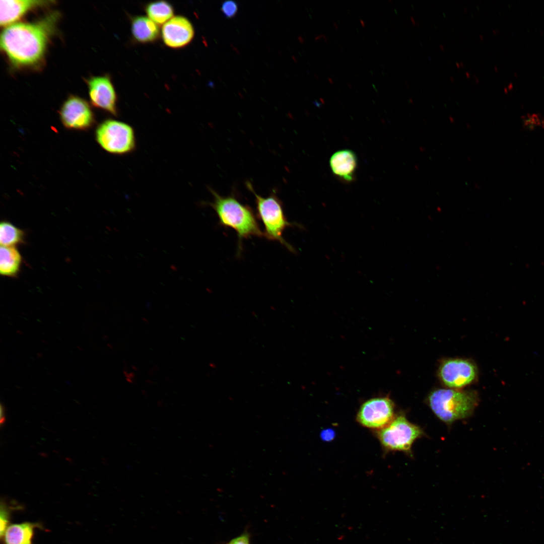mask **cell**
I'll return each instance as SVG.
<instances>
[{
  "label": "cell",
  "mask_w": 544,
  "mask_h": 544,
  "mask_svg": "<svg viewBox=\"0 0 544 544\" xmlns=\"http://www.w3.org/2000/svg\"><path fill=\"white\" fill-rule=\"evenodd\" d=\"M334 436V431L331 429H327L322 432L321 437L325 441H330Z\"/></svg>",
  "instance_id": "obj_23"
},
{
  "label": "cell",
  "mask_w": 544,
  "mask_h": 544,
  "mask_svg": "<svg viewBox=\"0 0 544 544\" xmlns=\"http://www.w3.org/2000/svg\"><path fill=\"white\" fill-rule=\"evenodd\" d=\"M213 200L209 205L214 210L219 224L234 230L238 236L239 254L243 239L251 236L264 237L252 209L232 195L224 196L211 190Z\"/></svg>",
  "instance_id": "obj_2"
},
{
  "label": "cell",
  "mask_w": 544,
  "mask_h": 544,
  "mask_svg": "<svg viewBox=\"0 0 544 544\" xmlns=\"http://www.w3.org/2000/svg\"><path fill=\"white\" fill-rule=\"evenodd\" d=\"M247 185L255 196L256 215L263 224L264 237L268 240L279 242L291 252H294L293 247L284 239L283 232L287 227L301 226L288 221L282 202L275 193L263 197L257 194L249 183H247Z\"/></svg>",
  "instance_id": "obj_4"
},
{
  "label": "cell",
  "mask_w": 544,
  "mask_h": 544,
  "mask_svg": "<svg viewBox=\"0 0 544 544\" xmlns=\"http://www.w3.org/2000/svg\"><path fill=\"white\" fill-rule=\"evenodd\" d=\"M360 22H361V25H362V26H363V27H364V26H365V22H364V21H363V20H362V19H360Z\"/></svg>",
  "instance_id": "obj_26"
},
{
  "label": "cell",
  "mask_w": 544,
  "mask_h": 544,
  "mask_svg": "<svg viewBox=\"0 0 544 544\" xmlns=\"http://www.w3.org/2000/svg\"><path fill=\"white\" fill-rule=\"evenodd\" d=\"M86 82L92 105L116 116L118 114L117 95L109 76L91 77Z\"/></svg>",
  "instance_id": "obj_9"
},
{
  "label": "cell",
  "mask_w": 544,
  "mask_h": 544,
  "mask_svg": "<svg viewBox=\"0 0 544 544\" xmlns=\"http://www.w3.org/2000/svg\"><path fill=\"white\" fill-rule=\"evenodd\" d=\"M5 420L6 418L5 409L4 407L2 405V404H1L0 407V423L1 426L5 423Z\"/></svg>",
  "instance_id": "obj_24"
},
{
  "label": "cell",
  "mask_w": 544,
  "mask_h": 544,
  "mask_svg": "<svg viewBox=\"0 0 544 544\" xmlns=\"http://www.w3.org/2000/svg\"><path fill=\"white\" fill-rule=\"evenodd\" d=\"M394 404L387 396L368 399L361 406L356 419L364 427L379 430L394 418Z\"/></svg>",
  "instance_id": "obj_8"
},
{
  "label": "cell",
  "mask_w": 544,
  "mask_h": 544,
  "mask_svg": "<svg viewBox=\"0 0 544 544\" xmlns=\"http://www.w3.org/2000/svg\"><path fill=\"white\" fill-rule=\"evenodd\" d=\"M348 85L350 88H352V86L350 84L348 83Z\"/></svg>",
  "instance_id": "obj_28"
},
{
  "label": "cell",
  "mask_w": 544,
  "mask_h": 544,
  "mask_svg": "<svg viewBox=\"0 0 544 544\" xmlns=\"http://www.w3.org/2000/svg\"><path fill=\"white\" fill-rule=\"evenodd\" d=\"M145 11L149 18L157 24L166 23L173 18L174 9L165 1H157L146 5Z\"/></svg>",
  "instance_id": "obj_17"
},
{
  "label": "cell",
  "mask_w": 544,
  "mask_h": 544,
  "mask_svg": "<svg viewBox=\"0 0 544 544\" xmlns=\"http://www.w3.org/2000/svg\"><path fill=\"white\" fill-rule=\"evenodd\" d=\"M328 80L329 82V83H330V84H332V83H333V81H332V79H331V78H329L328 79Z\"/></svg>",
  "instance_id": "obj_27"
},
{
  "label": "cell",
  "mask_w": 544,
  "mask_h": 544,
  "mask_svg": "<svg viewBox=\"0 0 544 544\" xmlns=\"http://www.w3.org/2000/svg\"><path fill=\"white\" fill-rule=\"evenodd\" d=\"M22 258L19 251L14 246H1L0 273L8 277H16L18 274Z\"/></svg>",
  "instance_id": "obj_16"
},
{
  "label": "cell",
  "mask_w": 544,
  "mask_h": 544,
  "mask_svg": "<svg viewBox=\"0 0 544 544\" xmlns=\"http://www.w3.org/2000/svg\"><path fill=\"white\" fill-rule=\"evenodd\" d=\"M330 166L332 172L347 181L353 180L357 166L355 154L348 149L335 152L330 157Z\"/></svg>",
  "instance_id": "obj_13"
},
{
  "label": "cell",
  "mask_w": 544,
  "mask_h": 544,
  "mask_svg": "<svg viewBox=\"0 0 544 544\" xmlns=\"http://www.w3.org/2000/svg\"><path fill=\"white\" fill-rule=\"evenodd\" d=\"M59 114L62 124L69 129L88 130L95 122V115L89 104L77 96L67 97L61 106Z\"/></svg>",
  "instance_id": "obj_7"
},
{
  "label": "cell",
  "mask_w": 544,
  "mask_h": 544,
  "mask_svg": "<svg viewBox=\"0 0 544 544\" xmlns=\"http://www.w3.org/2000/svg\"><path fill=\"white\" fill-rule=\"evenodd\" d=\"M95 137L101 148L112 154H128L136 148L133 128L126 122L113 119L101 122L96 128Z\"/></svg>",
  "instance_id": "obj_5"
},
{
  "label": "cell",
  "mask_w": 544,
  "mask_h": 544,
  "mask_svg": "<svg viewBox=\"0 0 544 544\" xmlns=\"http://www.w3.org/2000/svg\"><path fill=\"white\" fill-rule=\"evenodd\" d=\"M423 434L421 428L409 422L403 415L395 417L377 432L381 444L386 450L406 453H411L413 443Z\"/></svg>",
  "instance_id": "obj_6"
},
{
  "label": "cell",
  "mask_w": 544,
  "mask_h": 544,
  "mask_svg": "<svg viewBox=\"0 0 544 544\" xmlns=\"http://www.w3.org/2000/svg\"><path fill=\"white\" fill-rule=\"evenodd\" d=\"M24 233L10 222L3 221L0 224L1 246H14L24 241Z\"/></svg>",
  "instance_id": "obj_18"
},
{
  "label": "cell",
  "mask_w": 544,
  "mask_h": 544,
  "mask_svg": "<svg viewBox=\"0 0 544 544\" xmlns=\"http://www.w3.org/2000/svg\"><path fill=\"white\" fill-rule=\"evenodd\" d=\"M194 34L191 22L181 16L173 17L165 23L161 35L164 43L169 47L179 48L184 47L192 40Z\"/></svg>",
  "instance_id": "obj_11"
},
{
  "label": "cell",
  "mask_w": 544,
  "mask_h": 544,
  "mask_svg": "<svg viewBox=\"0 0 544 544\" xmlns=\"http://www.w3.org/2000/svg\"><path fill=\"white\" fill-rule=\"evenodd\" d=\"M221 11L224 16L230 18L236 14L238 11L237 3L233 1H227L222 4Z\"/></svg>",
  "instance_id": "obj_21"
},
{
  "label": "cell",
  "mask_w": 544,
  "mask_h": 544,
  "mask_svg": "<svg viewBox=\"0 0 544 544\" xmlns=\"http://www.w3.org/2000/svg\"><path fill=\"white\" fill-rule=\"evenodd\" d=\"M10 508L3 501H1L0 508V535L1 538L9 526L10 518Z\"/></svg>",
  "instance_id": "obj_20"
},
{
  "label": "cell",
  "mask_w": 544,
  "mask_h": 544,
  "mask_svg": "<svg viewBox=\"0 0 544 544\" xmlns=\"http://www.w3.org/2000/svg\"><path fill=\"white\" fill-rule=\"evenodd\" d=\"M132 37L138 42L147 43L156 40L160 35L157 24L149 18L136 16L132 18L131 23Z\"/></svg>",
  "instance_id": "obj_15"
},
{
  "label": "cell",
  "mask_w": 544,
  "mask_h": 544,
  "mask_svg": "<svg viewBox=\"0 0 544 544\" xmlns=\"http://www.w3.org/2000/svg\"><path fill=\"white\" fill-rule=\"evenodd\" d=\"M334 26H335L336 28H337V26H336V23H334Z\"/></svg>",
  "instance_id": "obj_29"
},
{
  "label": "cell",
  "mask_w": 544,
  "mask_h": 544,
  "mask_svg": "<svg viewBox=\"0 0 544 544\" xmlns=\"http://www.w3.org/2000/svg\"><path fill=\"white\" fill-rule=\"evenodd\" d=\"M522 118L525 129L533 130L538 126L544 128V117L539 114H527Z\"/></svg>",
  "instance_id": "obj_19"
},
{
  "label": "cell",
  "mask_w": 544,
  "mask_h": 544,
  "mask_svg": "<svg viewBox=\"0 0 544 544\" xmlns=\"http://www.w3.org/2000/svg\"><path fill=\"white\" fill-rule=\"evenodd\" d=\"M39 523L25 522L10 525L4 536V544H33L34 530L42 528Z\"/></svg>",
  "instance_id": "obj_14"
},
{
  "label": "cell",
  "mask_w": 544,
  "mask_h": 544,
  "mask_svg": "<svg viewBox=\"0 0 544 544\" xmlns=\"http://www.w3.org/2000/svg\"><path fill=\"white\" fill-rule=\"evenodd\" d=\"M320 38H324L325 40H327L326 36H325L323 34H321V35H319L317 36L315 39L316 40V39H319Z\"/></svg>",
  "instance_id": "obj_25"
},
{
  "label": "cell",
  "mask_w": 544,
  "mask_h": 544,
  "mask_svg": "<svg viewBox=\"0 0 544 544\" xmlns=\"http://www.w3.org/2000/svg\"><path fill=\"white\" fill-rule=\"evenodd\" d=\"M428 400L435 415L451 424L471 415L478 404V396L475 391L438 389L429 394Z\"/></svg>",
  "instance_id": "obj_3"
},
{
  "label": "cell",
  "mask_w": 544,
  "mask_h": 544,
  "mask_svg": "<svg viewBox=\"0 0 544 544\" xmlns=\"http://www.w3.org/2000/svg\"><path fill=\"white\" fill-rule=\"evenodd\" d=\"M54 1L34 0L1 1L0 24L6 27L17 23L29 12L51 5Z\"/></svg>",
  "instance_id": "obj_12"
},
{
  "label": "cell",
  "mask_w": 544,
  "mask_h": 544,
  "mask_svg": "<svg viewBox=\"0 0 544 544\" xmlns=\"http://www.w3.org/2000/svg\"><path fill=\"white\" fill-rule=\"evenodd\" d=\"M59 16L52 12L33 22H17L5 27L1 48L13 66L31 67L41 62Z\"/></svg>",
  "instance_id": "obj_1"
},
{
  "label": "cell",
  "mask_w": 544,
  "mask_h": 544,
  "mask_svg": "<svg viewBox=\"0 0 544 544\" xmlns=\"http://www.w3.org/2000/svg\"><path fill=\"white\" fill-rule=\"evenodd\" d=\"M227 544H250V535L245 532L232 539Z\"/></svg>",
  "instance_id": "obj_22"
},
{
  "label": "cell",
  "mask_w": 544,
  "mask_h": 544,
  "mask_svg": "<svg viewBox=\"0 0 544 544\" xmlns=\"http://www.w3.org/2000/svg\"><path fill=\"white\" fill-rule=\"evenodd\" d=\"M439 377L443 383L451 388L464 387L473 381L477 374L475 366L470 361L449 359L440 365Z\"/></svg>",
  "instance_id": "obj_10"
}]
</instances>
